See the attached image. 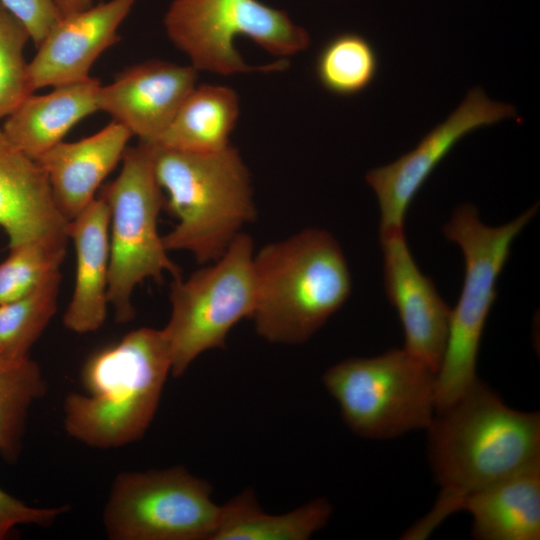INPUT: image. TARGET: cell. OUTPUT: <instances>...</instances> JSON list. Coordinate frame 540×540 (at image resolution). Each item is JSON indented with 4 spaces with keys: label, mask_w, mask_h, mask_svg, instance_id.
Wrapping results in <instances>:
<instances>
[{
    "label": "cell",
    "mask_w": 540,
    "mask_h": 540,
    "mask_svg": "<svg viewBox=\"0 0 540 540\" xmlns=\"http://www.w3.org/2000/svg\"><path fill=\"white\" fill-rule=\"evenodd\" d=\"M68 510L67 505L34 507L0 488V540L7 538L18 525L48 527Z\"/></svg>",
    "instance_id": "27"
},
{
    "label": "cell",
    "mask_w": 540,
    "mask_h": 540,
    "mask_svg": "<svg viewBox=\"0 0 540 540\" xmlns=\"http://www.w3.org/2000/svg\"><path fill=\"white\" fill-rule=\"evenodd\" d=\"M534 205L505 225L481 222L473 205L456 208L443 227L446 238L459 245L465 275L456 307L451 309L448 338L436 374V408L459 397L477 379L476 362L483 330L497 297L496 282L514 239L536 215Z\"/></svg>",
    "instance_id": "6"
},
{
    "label": "cell",
    "mask_w": 540,
    "mask_h": 540,
    "mask_svg": "<svg viewBox=\"0 0 540 540\" xmlns=\"http://www.w3.org/2000/svg\"><path fill=\"white\" fill-rule=\"evenodd\" d=\"M0 228L9 248L45 237L69 238V221L59 211L38 162L0 129Z\"/></svg>",
    "instance_id": "16"
},
{
    "label": "cell",
    "mask_w": 540,
    "mask_h": 540,
    "mask_svg": "<svg viewBox=\"0 0 540 540\" xmlns=\"http://www.w3.org/2000/svg\"><path fill=\"white\" fill-rule=\"evenodd\" d=\"M164 27L197 71L224 76L285 70L310 44L287 12L259 0H173Z\"/></svg>",
    "instance_id": "5"
},
{
    "label": "cell",
    "mask_w": 540,
    "mask_h": 540,
    "mask_svg": "<svg viewBox=\"0 0 540 540\" xmlns=\"http://www.w3.org/2000/svg\"><path fill=\"white\" fill-rule=\"evenodd\" d=\"M380 243L384 287L404 329V349L437 374L446 348L451 309L432 280L417 267L403 230L381 233Z\"/></svg>",
    "instance_id": "12"
},
{
    "label": "cell",
    "mask_w": 540,
    "mask_h": 540,
    "mask_svg": "<svg viewBox=\"0 0 540 540\" xmlns=\"http://www.w3.org/2000/svg\"><path fill=\"white\" fill-rule=\"evenodd\" d=\"M322 381L347 427L363 438L427 429L435 414L436 373L404 348L342 360Z\"/></svg>",
    "instance_id": "8"
},
{
    "label": "cell",
    "mask_w": 540,
    "mask_h": 540,
    "mask_svg": "<svg viewBox=\"0 0 540 540\" xmlns=\"http://www.w3.org/2000/svg\"><path fill=\"white\" fill-rule=\"evenodd\" d=\"M54 2L61 18L84 11L93 5V0H54Z\"/></svg>",
    "instance_id": "29"
},
{
    "label": "cell",
    "mask_w": 540,
    "mask_h": 540,
    "mask_svg": "<svg viewBox=\"0 0 540 540\" xmlns=\"http://www.w3.org/2000/svg\"><path fill=\"white\" fill-rule=\"evenodd\" d=\"M69 240L45 237L9 248L0 261V304L27 294L60 271Z\"/></svg>",
    "instance_id": "25"
},
{
    "label": "cell",
    "mask_w": 540,
    "mask_h": 540,
    "mask_svg": "<svg viewBox=\"0 0 540 540\" xmlns=\"http://www.w3.org/2000/svg\"><path fill=\"white\" fill-rule=\"evenodd\" d=\"M151 145L165 207L178 221L162 236L166 249L216 261L257 215L247 165L231 144L208 153Z\"/></svg>",
    "instance_id": "4"
},
{
    "label": "cell",
    "mask_w": 540,
    "mask_h": 540,
    "mask_svg": "<svg viewBox=\"0 0 540 540\" xmlns=\"http://www.w3.org/2000/svg\"><path fill=\"white\" fill-rule=\"evenodd\" d=\"M29 40L26 28L0 4V122L34 93L24 58Z\"/></svg>",
    "instance_id": "26"
},
{
    "label": "cell",
    "mask_w": 540,
    "mask_h": 540,
    "mask_svg": "<svg viewBox=\"0 0 540 540\" xmlns=\"http://www.w3.org/2000/svg\"><path fill=\"white\" fill-rule=\"evenodd\" d=\"M171 356L162 329L141 327L91 354L81 380L84 393H69L63 426L95 449L120 448L140 440L159 406Z\"/></svg>",
    "instance_id": "2"
},
{
    "label": "cell",
    "mask_w": 540,
    "mask_h": 540,
    "mask_svg": "<svg viewBox=\"0 0 540 540\" xmlns=\"http://www.w3.org/2000/svg\"><path fill=\"white\" fill-rule=\"evenodd\" d=\"M133 135L111 123L74 142L61 141L36 159L44 170L54 201L70 222L95 198L105 178L121 162Z\"/></svg>",
    "instance_id": "15"
},
{
    "label": "cell",
    "mask_w": 540,
    "mask_h": 540,
    "mask_svg": "<svg viewBox=\"0 0 540 540\" xmlns=\"http://www.w3.org/2000/svg\"><path fill=\"white\" fill-rule=\"evenodd\" d=\"M69 239L76 266L63 324L78 334L91 333L102 327L109 306V211L102 197H96L69 222Z\"/></svg>",
    "instance_id": "17"
},
{
    "label": "cell",
    "mask_w": 540,
    "mask_h": 540,
    "mask_svg": "<svg viewBox=\"0 0 540 540\" xmlns=\"http://www.w3.org/2000/svg\"><path fill=\"white\" fill-rule=\"evenodd\" d=\"M101 82L93 77L53 87L44 95L26 97L0 126L15 147L36 160L63 141L82 119L98 111Z\"/></svg>",
    "instance_id": "18"
},
{
    "label": "cell",
    "mask_w": 540,
    "mask_h": 540,
    "mask_svg": "<svg viewBox=\"0 0 540 540\" xmlns=\"http://www.w3.org/2000/svg\"><path fill=\"white\" fill-rule=\"evenodd\" d=\"M257 334L274 344L306 342L346 302L351 275L337 240L302 230L260 248L253 257Z\"/></svg>",
    "instance_id": "3"
},
{
    "label": "cell",
    "mask_w": 540,
    "mask_h": 540,
    "mask_svg": "<svg viewBox=\"0 0 540 540\" xmlns=\"http://www.w3.org/2000/svg\"><path fill=\"white\" fill-rule=\"evenodd\" d=\"M121 162L119 174L99 196L109 211L108 301L115 321L128 323L136 314L132 296L137 285L181 275L158 231L165 196L154 172L153 146L144 141L128 146Z\"/></svg>",
    "instance_id": "7"
},
{
    "label": "cell",
    "mask_w": 540,
    "mask_h": 540,
    "mask_svg": "<svg viewBox=\"0 0 540 540\" xmlns=\"http://www.w3.org/2000/svg\"><path fill=\"white\" fill-rule=\"evenodd\" d=\"M61 280V271H57L27 294L0 304L1 356H29L57 311Z\"/></svg>",
    "instance_id": "23"
},
{
    "label": "cell",
    "mask_w": 540,
    "mask_h": 540,
    "mask_svg": "<svg viewBox=\"0 0 540 540\" xmlns=\"http://www.w3.org/2000/svg\"><path fill=\"white\" fill-rule=\"evenodd\" d=\"M252 238L242 232L216 261L188 278H173L163 333L171 375L181 377L204 352L223 348L230 330L255 308Z\"/></svg>",
    "instance_id": "9"
},
{
    "label": "cell",
    "mask_w": 540,
    "mask_h": 540,
    "mask_svg": "<svg viewBox=\"0 0 540 540\" xmlns=\"http://www.w3.org/2000/svg\"><path fill=\"white\" fill-rule=\"evenodd\" d=\"M27 30L36 48L61 18L54 0H0Z\"/></svg>",
    "instance_id": "28"
},
{
    "label": "cell",
    "mask_w": 540,
    "mask_h": 540,
    "mask_svg": "<svg viewBox=\"0 0 540 540\" xmlns=\"http://www.w3.org/2000/svg\"><path fill=\"white\" fill-rule=\"evenodd\" d=\"M137 0H109L62 17L28 62L32 91L88 79L98 57L120 40L118 29Z\"/></svg>",
    "instance_id": "14"
},
{
    "label": "cell",
    "mask_w": 540,
    "mask_h": 540,
    "mask_svg": "<svg viewBox=\"0 0 540 540\" xmlns=\"http://www.w3.org/2000/svg\"><path fill=\"white\" fill-rule=\"evenodd\" d=\"M515 116L513 105L493 101L480 87H476L414 149L388 165L370 170L366 174V182L378 199L380 234L403 230L404 217L412 199L463 137L478 128Z\"/></svg>",
    "instance_id": "11"
},
{
    "label": "cell",
    "mask_w": 540,
    "mask_h": 540,
    "mask_svg": "<svg viewBox=\"0 0 540 540\" xmlns=\"http://www.w3.org/2000/svg\"><path fill=\"white\" fill-rule=\"evenodd\" d=\"M426 430L428 458L440 494L404 539L426 538L460 511L468 495L540 460L539 413L509 407L480 379L436 409Z\"/></svg>",
    "instance_id": "1"
},
{
    "label": "cell",
    "mask_w": 540,
    "mask_h": 540,
    "mask_svg": "<svg viewBox=\"0 0 540 540\" xmlns=\"http://www.w3.org/2000/svg\"><path fill=\"white\" fill-rule=\"evenodd\" d=\"M239 113V97L232 88L210 84L196 86L168 128L150 144L197 153L222 150L230 145Z\"/></svg>",
    "instance_id": "20"
},
{
    "label": "cell",
    "mask_w": 540,
    "mask_h": 540,
    "mask_svg": "<svg viewBox=\"0 0 540 540\" xmlns=\"http://www.w3.org/2000/svg\"><path fill=\"white\" fill-rule=\"evenodd\" d=\"M47 391V383L30 356L10 359L0 355V455L14 463L20 456L28 412Z\"/></svg>",
    "instance_id": "22"
},
{
    "label": "cell",
    "mask_w": 540,
    "mask_h": 540,
    "mask_svg": "<svg viewBox=\"0 0 540 540\" xmlns=\"http://www.w3.org/2000/svg\"><path fill=\"white\" fill-rule=\"evenodd\" d=\"M197 70L164 60H147L101 85L98 110L125 126L139 141L154 143L196 87Z\"/></svg>",
    "instance_id": "13"
},
{
    "label": "cell",
    "mask_w": 540,
    "mask_h": 540,
    "mask_svg": "<svg viewBox=\"0 0 540 540\" xmlns=\"http://www.w3.org/2000/svg\"><path fill=\"white\" fill-rule=\"evenodd\" d=\"M460 511L474 539L539 540L540 460L468 495Z\"/></svg>",
    "instance_id": "19"
},
{
    "label": "cell",
    "mask_w": 540,
    "mask_h": 540,
    "mask_svg": "<svg viewBox=\"0 0 540 540\" xmlns=\"http://www.w3.org/2000/svg\"><path fill=\"white\" fill-rule=\"evenodd\" d=\"M222 506L212 540H306L323 528L332 514L325 498L314 499L283 514H268L254 493L245 490Z\"/></svg>",
    "instance_id": "21"
},
{
    "label": "cell",
    "mask_w": 540,
    "mask_h": 540,
    "mask_svg": "<svg viewBox=\"0 0 540 540\" xmlns=\"http://www.w3.org/2000/svg\"><path fill=\"white\" fill-rule=\"evenodd\" d=\"M378 57L362 35L346 32L331 38L319 51L315 73L330 93L353 96L364 91L375 79Z\"/></svg>",
    "instance_id": "24"
},
{
    "label": "cell",
    "mask_w": 540,
    "mask_h": 540,
    "mask_svg": "<svg viewBox=\"0 0 540 540\" xmlns=\"http://www.w3.org/2000/svg\"><path fill=\"white\" fill-rule=\"evenodd\" d=\"M211 484L183 466L123 471L112 482L103 510L111 540H212L222 506Z\"/></svg>",
    "instance_id": "10"
}]
</instances>
